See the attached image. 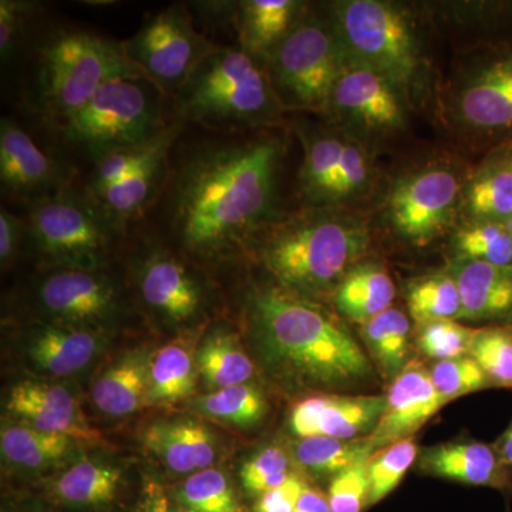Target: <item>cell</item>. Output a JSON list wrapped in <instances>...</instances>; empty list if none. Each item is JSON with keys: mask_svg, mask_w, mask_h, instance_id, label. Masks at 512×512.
I'll use <instances>...</instances> for the list:
<instances>
[{"mask_svg": "<svg viewBox=\"0 0 512 512\" xmlns=\"http://www.w3.org/2000/svg\"><path fill=\"white\" fill-rule=\"evenodd\" d=\"M460 109L473 126L512 127V56L495 62L470 84Z\"/></svg>", "mask_w": 512, "mask_h": 512, "instance_id": "d4e9b609", "label": "cell"}, {"mask_svg": "<svg viewBox=\"0 0 512 512\" xmlns=\"http://www.w3.org/2000/svg\"><path fill=\"white\" fill-rule=\"evenodd\" d=\"M339 39L360 66L393 83L407 82L419 63L410 23L400 10L377 0H352L339 6Z\"/></svg>", "mask_w": 512, "mask_h": 512, "instance_id": "9c48e42d", "label": "cell"}, {"mask_svg": "<svg viewBox=\"0 0 512 512\" xmlns=\"http://www.w3.org/2000/svg\"><path fill=\"white\" fill-rule=\"evenodd\" d=\"M316 22H298L271 57L276 83L303 107L328 104L348 67L342 43Z\"/></svg>", "mask_w": 512, "mask_h": 512, "instance_id": "30bf717a", "label": "cell"}, {"mask_svg": "<svg viewBox=\"0 0 512 512\" xmlns=\"http://www.w3.org/2000/svg\"><path fill=\"white\" fill-rule=\"evenodd\" d=\"M409 312L421 326L464 318L456 279L451 275H434L414 282L409 291Z\"/></svg>", "mask_w": 512, "mask_h": 512, "instance_id": "e575fe53", "label": "cell"}, {"mask_svg": "<svg viewBox=\"0 0 512 512\" xmlns=\"http://www.w3.org/2000/svg\"><path fill=\"white\" fill-rule=\"evenodd\" d=\"M181 119L224 130L271 116L276 99L255 57L217 46L175 94Z\"/></svg>", "mask_w": 512, "mask_h": 512, "instance_id": "5b68a950", "label": "cell"}, {"mask_svg": "<svg viewBox=\"0 0 512 512\" xmlns=\"http://www.w3.org/2000/svg\"><path fill=\"white\" fill-rule=\"evenodd\" d=\"M345 143L335 137H316L306 143L302 190L313 200H328L335 184Z\"/></svg>", "mask_w": 512, "mask_h": 512, "instance_id": "8d00e7d4", "label": "cell"}, {"mask_svg": "<svg viewBox=\"0 0 512 512\" xmlns=\"http://www.w3.org/2000/svg\"><path fill=\"white\" fill-rule=\"evenodd\" d=\"M437 393L448 403L457 397L487 389L493 382L470 355L440 360L430 370Z\"/></svg>", "mask_w": 512, "mask_h": 512, "instance_id": "b9f144b4", "label": "cell"}, {"mask_svg": "<svg viewBox=\"0 0 512 512\" xmlns=\"http://www.w3.org/2000/svg\"><path fill=\"white\" fill-rule=\"evenodd\" d=\"M8 409L28 421L33 429L86 443L101 440L99 430L86 420L73 394L62 386L36 382L16 384L10 392Z\"/></svg>", "mask_w": 512, "mask_h": 512, "instance_id": "e0dca14e", "label": "cell"}, {"mask_svg": "<svg viewBox=\"0 0 512 512\" xmlns=\"http://www.w3.org/2000/svg\"><path fill=\"white\" fill-rule=\"evenodd\" d=\"M28 234L37 251L63 268L93 269L119 228L87 192H56L30 202Z\"/></svg>", "mask_w": 512, "mask_h": 512, "instance_id": "52a82bcc", "label": "cell"}, {"mask_svg": "<svg viewBox=\"0 0 512 512\" xmlns=\"http://www.w3.org/2000/svg\"><path fill=\"white\" fill-rule=\"evenodd\" d=\"M171 512H190V511L183 510V508H180V510H175V511H171Z\"/></svg>", "mask_w": 512, "mask_h": 512, "instance_id": "9f6ffc18", "label": "cell"}, {"mask_svg": "<svg viewBox=\"0 0 512 512\" xmlns=\"http://www.w3.org/2000/svg\"><path fill=\"white\" fill-rule=\"evenodd\" d=\"M35 6L20 0L0 2V56L3 62L18 52Z\"/></svg>", "mask_w": 512, "mask_h": 512, "instance_id": "7dc6e473", "label": "cell"}, {"mask_svg": "<svg viewBox=\"0 0 512 512\" xmlns=\"http://www.w3.org/2000/svg\"><path fill=\"white\" fill-rule=\"evenodd\" d=\"M366 178L367 165L362 151L353 144H345L329 198L348 197L366 183Z\"/></svg>", "mask_w": 512, "mask_h": 512, "instance_id": "c3c4849f", "label": "cell"}, {"mask_svg": "<svg viewBox=\"0 0 512 512\" xmlns=\"http://www.w3.org/2000/svg\"><path fill=\"white\" fill-rule=\"evenodd\" d=\"M28 232V224L6 210L0 208V261L8 264L10 259L18 252L20 242Z\"/></svg>", "mask_w": 512, "mask_h": 512, "instance_id": "f907efd6", "label": "cell"}, {"mask_svg": "<svg viewBox=\"0 0 512 512\" xmlns=\"http://www.w3.org/2000/svg\"><path fill=\"white\" fill-rule=\"evenodd\" d=\"M150 365L146 353H133L107 369L92 387L97 409L109 416H127L148 406Z\"/></svg>", "mask_w": 512, "mask_h": 512, "instance_id": "7402d4cb", "label": "cell"}, {"mask_svg": "<svg viewBox=\"0 0 512 512\" xmlns=\"http://www.w3.org/2000/svg\"><path fill=\"white\" fill-rule=\"evenodd\" d=\"M197 365L207 383L220 389L245 384L254 375V365L237 338L225 332L212 333L205 339Z\"/></svg>", "mask_w": 512, "mask_h": 512, "instance_id": "f546056e", "label": "cell"}, {"mask_svg": "<svg viewBox=\"0 0 512 512\" xmlns=\"http://www.w3.org/2000/svg\"><path fill=\"white\" fill-rule=\"evenodd\" d=\"M168 157L170 153L161 154L126 180L90 197L99 204L109 220L120 228L146 210L157 197L165 183Z\"/></svg>", "mask_w": 512, "mask_h": 512, "instance_id": "4316f807", "label": "cell"}, {"mask_svg": "<svg viewBox=\"0 0 512 512\" xmlns=\"http://www.w3.org/2000/svg\"><path fill=\"white\" fill-rule=\"evenodd\" d=\"M128 59L143 70L165 96H175L214 43L198 32L181 3L148 16L140 30L123 42Z\"/></svg>", "mask_w": 512, "mask_h": 512, "instance_id": "ba28073f", "label": "cell"}, {"mask_svg": "<svg viewBox=\"0 0 512 512\" xmlns=\"http://www.w3.org/2000/svg\"><path fill=\"white\" fill-rule=\"evenodd\" d=\"M330 101L369 127H393L402 121V107L392 80L367 67L346 69Z\"/></svg>", "mask_w": 512, "mask_h": 512, "instance_id": "ac0fdd59", "label": "cell"}, {"mask_svg": "<svg viewBox=\"0 0 512 512\" xmlns=\"http://www.w3.org/2000/svg\"><path fill=\"white\" fill-rule=\"evenodd\" d=\"M99 346L100 338L92 330L52 325L37 330L29 353L46 372L67 376L89 365Z\"/></svg>", "mask_w": 512, "mask_h": 512, "instance_id": "cb8c5ba5", "label": "cell"}, {"mask_svg": "<svg viewBox=\"0 0 512 512\" xmlns=\"http://www.w3.org/2000/svg\"><path fill=\"white\" fill-rule=\"evenodd\" d=\"M144 444L175 473L207 470L215 460L210 431L195 421L153 424L144 433Z\"/></svg>", "mask_w": 512, "mask_h": 512, "instance_id": "44dd1931", "label": "cell"}, {"mask_svg": "<svg viewBox=\"0 0 512 512\" xmlns=\"http://www.w3.org/2000/svg\"><path fill=\"white\" fill-rule=\"evenodd\" d=\"M480 330L467 328L456 320L426 323L420 330V350L424 355L439 362L468 356Z\"/></svg>", "mask_w": 512, "mask_h": 512, "instance_id": "7bdbcfd3", "label": "cell"}, {"mask_svg": "<svg viewBox=\"0 0 512 512\" xmlns=\"http://www.w3.org/2000/svg\"><path fill=\"white\" fill-rule=\"evenodd\" d=\"M505 225H507L508 231H510L512 235V215L510 218H508V221L505 222Z\"/></svg>", "mask_w": 512, "mask_h": 512, "instance_id": "11a10c76", "label": "cell"}, {"mask_svg": "<svg viewBox=\"0 0 512 512\" xmlns=\"http://www.w3.org/2000/svg\"><path fill=\"white\" fill-rule=\"evenodd\" d=\"M470 356L497 386L512 387V336L501 329H481Z\"/></svg>", "mask_w": 512, "mask_h": 512, "instance_id": "ee69618b", "label": "cell"}, {"mask_svg": "<svg viewBox=\"0 0 512 512\" xmlns=\"http://www.w3.org/2000/svg\"><path fill=\"white\" fill-rule=\"evenodd\" d=\"M511 167H512V163H511Z\"/></svg>", "mask_w": 512, "mask_h": 512, "instance_id": "6f0895ef", "label": "cell"}, {"mask_svg": "<svg viewBox=\"0 0 512 512\" xmlns=\"http://www.w3.org/2000/svg\"><path fill=\"white\" fill-rule=\"evenodd\" d=\"M498 456L503 461L504 466L512 467V424L501 437L497 447Z\"/></svg>", "mask_w": 512, "mask_h": 512, "instance_id": "db71d44e", "label": "cell"}, {"mask_svg": "<svg viewBox=\"0 0 512 512\" xmlns=\"http://www.w3.org/2000/svg\"><path fill=\"white\" fill-rule=\"evenodd\" d=\"M120 478L117 468L82 461L59 478L56 493L69 504H106L116 495Z\"/></svg>", "mask_w": 512, "mask_h": 512, "instance_id": "836d02e7", "label": "cell"}, {"mask_svg": "<svg viewBox=\"0 0 512 512\" xmlns=\"http://www.w3.org/2000/svg\"><path fill=\"white\" fill-rule=\"evenodd\" d=\"M420 463L431 476L458 483L500 488L507 484L505 466L497 450L477 441L444 443L427 448Z\"/></svg>", "mask_w": 512, "mask_h": 512, "instance_id": "d6986e66", "label": "cell"}, {"mask_svg": "<svg viewBox=\"0 0 512 512\" xmlns=\"http://www.w3.org/2000/svg\"><path fill=\"white\" fill-rule=\"evenodd\" d=\"M446 404L437 393L429 370L421 363H409L394 377L382 417L367 436L372 453L397 441L413 439Z\"/></svg>", "mask_w": 512, "mask_h": 512, "instance_id": "5bb4252c", "label": "cell"}, {"mask_svg": "<svg viewBox=\"0 0 512 512\" xmlns=\"http://www.w3.org/2000/svg\"><path fill=\"white\" fill-rule=\"evenodd\" d=\"M419 454L413 439L397 441L377 451L367 460L370 478L369 505L384 500L406 476Z\"/></svg>", "mask_w": 512, "mask_h": 512, "instance_id": "f35d334b", "label": "cell"}, {"mask_svg": "<svg viewBox=\"0 0 512 512\" xmlns=\"http://www.w3.org/2000/svg\"><path fill=\"white\" fill-rule=\"evenodd\" d=\"M183 128L184 120H175L150 141L120 148V150L111 151L106 156L99 158L94 163L93 173L90 175L86 188L87 194L92 197L100 194L101 191L107 190L114 184L137 173L141 167L153 161L154 158L164 153H170Z\"/></svg>", "mask_w": 512, "mask_h": 512, "instance_id": "83f0119b", "label": "cell"}, {"mask_svg": "<svg viewBox=\"0 0 512 512\" xmlns=\"http://www.w3.org/2000/svg\"><path fill=\"white\" fill-rule=\"evenodd\" d=\"M410 322L400 309L390 308L363 325V339L380 370L396 377L406 367Z\"/></svg>", "mask_w": 512, "mask_h": 512, "instance_id": "f1b7e54d", "label": "cell"}, {"mask_svg": "<svg viewBox=\"0 0 512 512\" xmlns=\"http://www.w3.org/2000/svg\"><path fill=\"white\" fill-rule=\"evenodd\" d=\"M163 96L146 77L111 80L57 126L63 141L96 163L111 151L158 136L170 124L164 121Z\"/></svg>", "mask_w": 512, "mask_h": 512, "instance_id": "8992f818", "label": "cell"}, {"mask_svg": "<svg viewBox=\"0 0 512 512\" xmlns=\"http://www.w3.org/2000/svg\"><path fill=\"white\" fill-rule=\"evenodd\" d=\"M458 188L456 175L447 170H427L407 178L390 197L394 227L410 241L426 244L446 225Z\"/></svg>", "mask_w": 512, "mask_h": 512, "instance_id": "7c38bea8", "label": "cell"}, {"mask_svg": "<svg viewBox=\"0 0 512 512\" xmlns=\"http://www.w3.org/2000/svg\"><path fill=\"white\" fill-rule=\"evenodd\" d=\"M128 77L148 79L128 59L123 42L86 30H62L37 52L33 100L39 113L60 124L86 106L104 84Z\"/></svg>", "mask_w": 512, "mask_h": 512, "instance_id": "3957f363", "label": "cell"}, {"mask_svg": "<svg viewBox=\"0 0 512 512\" xmlns=\"http://www.w3.org/2000/svg\"><path fill=\"white\" fill-rule=\"evenodd\" d=\"M299 466L315 474L338 476L346 468L373 456L369 439L340 440L332 437L302 439L293 450Z\"/></svg>", "mask_w": 512, "mask_h": 512, "instance_id": "1f68e13d", "label": "cell"}, {"mask_svg": "<svg viewBox=\"0 0 512 512\" xmlns=\"http://www.w3.org/2000/svg\"><path fill=\"white\" fill-rule=\"evenodd\" d=\"M369 494V467L363 460L333 477L328 494L330 511L362 512L369 503Z\"/></svg>", "mask_w": 512, "mask_h": 512, "instance_id": "bcb514c9", "label": "cell"}, {"mask_svg": "<svg viewBox=\"0 0 512 512\" xmlns=\"http://www.w3.org/2000/svg\"><path fill=\"white\" fill-rule=\"evenodd\" d=\"M468 205L485 221H508L512 215V167H494L478 175L468 187Z\"/></svg>", "mask_w": 512, "mask_h": 512, "instance_id": "74e56055", "label": "cell"}, {"mask_svg": "<svg viewBox=\"0 0 512 512\" xmlns=\"http://www.w3.org/2000/svg\"><path fill=\"white\" fill-rule=\"evenodd\" d=\"M464 318L481 320L512 309V268L463 258L453 266Z\"/></svg>", "mask_w": 512, "mask_h": 512, "instance_id": "ffe728a7", "label": "cell"}, {"mask_svg": "<svg viewBox=\"0 0 512 512\" xmlns=\"http://www.w3.org/2000/svg\"><path fill=\"white\" fill-rule=\"evenodd\" d=\"M40 308L67 326L96 323L110 318L119 303V292L110 278L86 268L52 272L37 286Z\"/></svg>", "mask_w": 512, "mask_h": 512, "instance_id": "4fadbf2b", "label": "cell"}, {"mask_svg": "<svg viewBox=\"0 0 512 512\" xmlns=\"http://www.w3.org/2000/svg\"><path fill=\"white\" fill-rule=\"evenodd\" d=\"M308 487L305 481L298 474H293L291 478L281 487L275 490L268 491L262 494L256 503V512H293L295 511L296 503L303 493V490Z\"/></svg>", "mask_w": 512, "mask_h": 512, "instance_id": "681fc988", "label": "cell"}, {"mask_svg": "<svg viewBox=\"0 0 512 512\" xmlns=\"http://www.w3.org/2000/svg\"><path fill=\"white\" fill-rule=\"evenodd\" d=\"M252 320L266 357L302 382L350 386L372 373L348 330L302 299L278 291L258 293Z\"/></svg>", "mask_w": 512, "mask_h": 512, "instance_id": "7a4b0ae2", "label": "cell"}, {"mask_svg": "<svg viewBox=\"0 0 512 512\" xmlns=\"http://www.w3.org/2000/svg\"><path fill=\"white\" fill-rule=\"evenodd\" d=\"M291 460L281 447L271 446L245 461L241 468L242 485L252 494H265L281 487L293 476Z\"/></svg>", "mask_w": 512, "mask_h": 512, "instance_id": "f6af8a7d", "label": "cell"}, {"mask_svg": "<svg viewBox=\"0 0 512 512\" xmlns=\"http://www.w3.org/2000/svg\"><path fill=\"white\" fill-rule=\"evenodd\" d=\"M366 245V231L359 225L311 215L276 228L262 255L266 268L285 288L319 293L342 282Z\"/></svg>", "mask_w": 512, "mask_h": 512, "instance_id": "277c9868", "label": "cell"}, {"mask_svg": "<svg viewBox=\"0 0 512 512\" xmlns=\"http://www.w3.org/2000/svg\"><path fill=\"white\" fill-rule=\"evenodd\" d=\"M194 386V362L190 352L178 343L158 350L151 359L148 406L184 399Z\"/></svg>", "mask_w": 512, "mask_h": 512, "instance_id": "4dcf8cb0", "label": "cell"}, {"mask_svg": "<svg viewBox=\"0 0 512 512\" xmlns=\"http://www.w3.org/2000/svg\"><path fill=\"white\" fill-rule=\"evenodd\" d=\"M178 498L190 512H241L227 477L212 468L192 474Z\"/></svg>", "mask_w": 512, "mask_h": 512, "instance_id": "60d3db41", "label": "cell"}, {"mask_svg": "<svg viewBox=\"0 0 512 512\" xmlns=\"http://www.w3.org/2000/svg\"><path fill=\"white\" fill-rule=\"evenodd\" d=\"M457 249L463 258L512 268V235L505 222L485 221L463 229Z\"/></svg>", "mask_w": 512, "mask_h": 512, "instance_id": "ab89813d", "label": "cell"}, {"mask_svg": "<svg viewBox=\"0 0 512 512\" xmlns=\"http://www.w3.org/2000/svg\"><path fill=\"white\" fill-rule=\"evenodd\" d=\"M282 146L275 138L211 141L171 175L168 224L188 251L222 254L271 218Z\"/></svg>", "mask_w": 512, "mask_h": 512, "instance_id": "6da1fadb", "label": "cell"}, {"mask_svg": "<svg viewBox=\"0 0 512 512\" xmlns=\"http://www.w3.org/2000/svg\"><path fill=\"white\" fill-rule=\"evenodd\" d=\"M198 407L208 416L241 427L254 426L266 413L264 394L249 384L224 387L204 397Z\"/></svg>", "mask_w": 512, "mask_h": 512, "instance_id": "d590c367", "label": "cell"}, {"mask_svg": "<svg viewBox=\"0 0 512 512\" xmlns=\"http://www.w3.org/2000/svg\"><path fill=\"white\" fill-rule=\"evenodd\" d=\"M293 512H332L330 511V504L328 495L322 491L315 490V488L306 487L296 503L295 511Z\"/></svg>", "mask_w": 512, "mask_h": 512, "instance_id": "816d5d0a", "label": "cell"}, {"mask_svg": "<svg viewBox=\"0 0 512 512\" xmlns=\"http://www.w3.org/2000/svg\"><path fill=\"white\" fill-rule=\"evenodd\" d=\"M386 407L384 396H315L296 404L291 429L301 439L353 440L372 434Z\"/></svg>", "mask_w": 512, "mask_h": 512, "instance_id": "9a60e30c", "label": "cell"}, {"mask_svg": "<svg viewBox=\"0 0 512 512\" xmlns=\"http://www.w3.org/2000/svg\"><path fill=\"white\" fill-rule=\"evenodd\" d=\"M0 181L8 194L33 202L69 188L72 170L40 150L18 123L3 117L0 121Z\"/></svg>", "mask_w": 512, "mask_h": 512, "instance_id": "8fae6325", "label": "cell"}, {"mask_svg": "<svg viewBox=\"0 0 512 512\" xmlns=\"http://www.w3.org/2000/svg\"><path fill=\"white\" fill-rule=\"evenodd\" d=\"M237 5L241 49L254 57L274 52L295 28V18L301 8V3L293 0H247Z\"/></svg>", "mask_w": 512, "mask_h": 512, "instance_id": "603a6c76", "label": "cell"}, {"mask_svg": "<svg viewBox=\"0 0 512 512\" xmlns=\"http://www.w3.org/2000/svg\"><path fill=\"white\" fill-rule=\"evenodd\" d=\"M396 288L386 269L375 264L357 266L342 279L335 293V305L345 318L366 325L392 308Z\"/></svg>", "mask_w": 512, "mask_h": 512, "instance_id": "484cf974", "label": "cell"}, {"mask_svg": "<svg viewBox=\"0 0 512 512\" xmlns=\"http://www.w3.org/2000/svg\"><path fill=\"white\" fill-rule=\"evenodd\" d=\"M138 291L147 308L167 322L194 319L205 302L204 286L190 269L167 252H153L138 266Z\"/></svg>", "mask_w": 512, "mask_h": 512, "instance_id": "2e32d148", "label": "cell"}, {"mask_svg": "<svg viewBox=\"0 0 512 512\" xmlns=\"http://www.w3.org/2000/svg\"><path fill=\"white\" fill-rule=\"evenodd\" d=\"M144 512H171L168 498L165 497L163 488L156 483H150L146 488L144 498Z\"/></svg>", "mask_w": 512, "mask_h": 512, "instance_id": "f5cc1de1", "label": "cell"}, {"mask_svg": "<svg viewBox=\"0 0 512 512\" xmlns=\"http://www.w3.org/2000/svg\"><path fill=\"white\" fill-rule=\"evenodd\" d=\"M3 456L15 466L45 467L69 453L72 439L45 433L28 426L3 427L0 434Z\"/></svg>", "mask_w": 512, "mask_h": 512, "instance_id": "d6a6232c", "label": "cell"}]
</instances>
